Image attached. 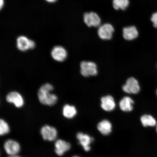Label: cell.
<instances>
[{"label":"cell","mask_w":157,"mask_h":157,"mask_svg":"<svg viewBox=\"0 0 157 157\" xmlns=\"http://www.w3.org/2000/svg\"><path fill=\"white\" fill-rule=\"evenodd\" d=\"M35 43L34 41L30 40L29 42V49H33L35 48Z\"/></svg>","instance_id":"obj_22"},{"label":"cell","mask_w":157,"mask_h":157,"mask_svg":"<svg viewBox=\"0 0 157 157\" xmlns=\"http://www.w3.org/2000/svg\"><path fill=\"white\" fill-rule=\"evenodd\" d=\"M76 136L78 143L83 147L84 150L86 152L89 151L91 149L90 145L94 141L93 138L89 135L82 132L77 133Z\"/></svg>","instance_id":"obj_5"},{"label":"cell","mask_w":157,"mask_h":157,"mask_svg":"<svg viewBox=\"0 0 157 157\" xmlns=\"http://www.w3.org/2000/svg\"><path fill=\"white\" fill-rule=\"evenodd\" d=\"M134 101L130 97H125L119 102V106L121 111L124 112H129L132 111Z\"/></svg>","instance_id":"obj_12"},{"label":"cell","mask_w":157,"mask_h":157,"mask_svg":"<svg viewBox=\"0 0 157 157\" xmlns=\"http://www.w3.org/2000/svg\"><path fill=\"white\" fill-rule=\"evenodd\" d=\"M22 157L19 156L18 155H14V156H9V157Z\"/></svg>","instance_id":"obj_25"},{"label":"cell","mask_w":157,"mask_h":157,"mask_svg":"<svg viewBox=\"0 0 157 157\" xmlns=\"http://www.w3.org/2000/svg\"><path fill=\"white\" fill-rule=\"evenodd\" d=\"M112 124L107 120H103L100 121L97 125L98 131L105 136L110 134L112 131Z\"/></svg>","instance_id":"obj_13"},{"label":"cell","mask_w":157,"mask_h":157,"mask_svg":"<svg viewBox=\"0 0 157 157\" xmlns=\"http://www.w3.org/2000/svg\"><path fill=\"white\" fill-rule=\"evenodd\" d=\"M63 114L66 118L72 119L77 114V110L73 105H66L63 109Z\"/></svg>","instance_id":"obj_16"},{"label":"cell","mask_w":157,"mask_h":157,"mask_svg":"<svg viewBox=\"0 0 157 157\" xmlns=\"http://www.w3.org/2000/svg\"><path fill=\"white\" fill-rule=\"evenodd\" d=\"M80 73L85 77L90 76H95L98 74L97 64L91 61H83L80 64Z\"/></svg>","instance_id":"obj_1"},{"label":"cell","mask_w":157,"mask_h":157,"mask_svg":"<svg viewBox=\"0 0 157 157\" xmlns=\"http://www.w3.org/2000/svg\"><path fill=\"white\" fill-rule=\"evenodd\" d=\"M84 21L85 24L89 27H97L101 24V20L99 16L94 12L84 13Z\"/></svg>","instance_id":"obj_7"},{"label":"cell","mask_w":157,"mask_h":157,"mask_svg":"<svg viewBox=\"0 0 157 157\" xmlns=\"http://www.w3.org/2000/svg\"><path fill=\"white\" fill-rule=\"evenodd\" d=\"M114 31V29L112 25L106 23L100 27L98 34L99 38L103 40H110L112 38Z\"/></svg>","instance_id":"obj_6"},{"label":"cell","mask_w":157,"mask_h":157,"mask_svg":"<svg viewBox=\"0 0 157 157\" xmlns=\"http://www.w3.org/2000/svg\"><path fill=\"white\" fill-rule=\"evenodd\" d=\"M58 98L54 94L49 93L46 99V105L49 106H52L55 105L57 101Z\"/></svg>","instance_id":"obj_20"},{"label":"cell","mask_w":157,"mask_h":157,"mask_svg":"<svg viewBox=\"0 0 157 157\" xmlns=\"http://www.w3.org/2000/svg\"><path fill=\"white\" fill-rule=\"evenodd\" d=\"M101 107L104 111L111 112L116 107V103L113 98L111 95H107L101 98Z\"/></svg>","instance_id":"obj_9"},{"label":"cell","mask_w":157,"mask_h":157,"mask_svg":"<svg viewBox=\"0 0 157 157\" xmlns=\"http://www.w3.org/2000/svg\"><path fill=\"white\" fill-rule=\"evenodd\" d=\"M129 4V0H113V7L116 10H125Z\"/></svg>","instance_id":"obj_18"},{"label":"cell","mask_w":157,"mask_h":157,"mask_svg":"<svg viewBox=\"0 0 157 157\" xmlns=\"http://www.w3.org/2000/svg\"><path fill=\"white\" fill-rule=\"evenodd\" d=\"M55 152L59 156L63 155L64 153L69 150L71 147L70 143L62 139L56 141L55 144Z\"/></svg>","instance_id":"obj_11"},{"label":"cell","mask_w":157,"mask_h":157,"mask_svg":"<svg viewBox=\"0 0 157 157\" xmlns=\"http://www.w3.org/2000/svg\"><path fill=\"white\" fill-rule=\"evenodd\" d=\"M151 21L153 23L154 26L157 28V12L152 14L151 18Z\"/></svg>","instance_id":"obj_21"},{"label":"cell","mask_w":157,"mask_h":157,"mask_svg":"<svg viewBox=\"0 0 157 157\" xmlns=\"http://www.w3.org/2000/svg\"><path fill=\"white\" fill-rule=\"evenodd\" d=\"M156 95L157 96V89L156 90Z\"/></svg>","instance_id":"obj_28"},{"label":"cell","mask_w":157,"mask_h":157,"mask_svg":"<svg viewBox=\"0 0 157 157\" xmlns=\"http://www.w3.org/2000/svg\"><path fill=\"white\" fill-rule=\"evenodd\" d=\"M51 55L53 59L57 61L62 62L66 59L67 53L66 49L61 46H56L52 49Z\"/></svg>","instance_id":"obj_8"},{"label":"cell","mask_w":157,"mask_h":157,"mask_svg":"<svg viewBox=\"0 0 157 157\" xmlns=\"http://www.w3.org/2000/svg\"><path fill=\"white\" fill-rule=\"evenodd\" d=\"M6 99L8 102L13 103L17 108L22 107L24 105V101L21 96L17 92H11L7 94Z\"/></svg>","instance_id":"obj_10"},{"label":"cell","mask_w":157,"mask_h":157,"mask_svg":"<svg viewBox=\"0 0 157 157\" xmlns=\"http://www.w3.org/2000/svg\"><path fill=\"white\" fill-rule=\"evenodd\" d=\"M30 39L24 36H20L17 40V48L21 52H25L29 49Z\"/></svg>","instance_id":"obj_15"},{"label":"cell","mask_w":157,"mask_h":157,"mask_svg":"<svg viewBox=\"0 0 157 157\" xmlns=\"http://www.w3.org/2000/svg\"><path fill=\"white\" fill-rule=\"evenodd\" d=\"M80 157L79 156H73V157Z\"/></svg>","instance_id":"obj_26"},{"label":"cell","mask_w":157,"mask_h":157,"mask_svg":"<svg viewBox=\"0 0 157 157\" xmlns=\"http://www.w3.org/2000/svg\"><path fill=\"white\" fill-rule=\"evenodd\" d=\"M122 90L125 93L136 94L140 92V87L136 78L130 77L128 78L126 83L123 86Z\"/></svg>","instance_id":"obj_2"},{"label":"cell","mask_w":157,"mask_h":157,"mask_svg":"<svg viewBox=\"0 0 157 157\" xmlns=\"http://www.w3.org/2000/svg\"><path fill=\"white\" fill-rule=\"evenodd\" d=\"M10 128L8 124L4 120L1 119L0 121V135L3 136L8 133Z\"/></svg>","instance_id":"obj_19"},{"label":"cell","mask_w":157,"mask_h":157,"mask_svg":"<svg viewBox=\"0 0 157 157\" xmlns=\"http://www.w3.org/2000/svg\"><path fill=\"white\" fill-rule=\"evenodd\" d=\"M156 132H157V126H156Z\"/></svg>","instance_id":"obj_27"},{"label":"cell","mask_w":157,"mask_h":157,"mask_svg":"<svg viewBox=\"0 0 157 157\" xmlns=\"http://www.w3.org/2000/svg\"><path fill=\"white\" fill-rule=\"evenodd\" d=\"M0 2H1V4H0V6H1V9L3 7L4 5L3 0H0Z\"/></svg>","instance_id":"obj_23"},{"label":"cell","mask_w":157,"mask_h":157,"mask_svg":"<svg viewBox=\"0 0 157 157\" xmlns=\"http://www.w3.org/2000/svg\"><path fill=\"white\" fill-rule=\"evenodd\" d=\"M140 121L143 126L154 127L156 124V121L154 117L150 115H144L140 118Z\"/></svg>","instance_id":"obj_17"},{"label":"cell","mask_w":157,"mask_h":157,"mask_svg":"<svg viewBox=\"0 0 157 157\" xmlns=\"http://www.w3.org/2000/svg\"><path fill=\"white\" fill-rule=\"evenodd\" d=\"M47 2H48V3H54L57 0H45Z\"/></svg>","instance_id":"obj_24"},{"label":"cell","mask_w":157,"mask_h":157,"mask_svg":"<svg viewBox=\"0 0 157 157\" xmlns=\"http://www.w3.org/2000/svg\"><path fill=\"white\" fill-rule=\"evenodd\" d=\"M4 148L6 152L9 156L16 155L21 150V146L18 142L13 139H9L6 141Z\"/></svg>","instance_id":"obj_4"},{"label":"cell","mask_w":157,"mask_h":157,"mask_svg":"<svg viewBox=\"0 0 157 157\" xmlns=\"http://www.w3.org/2000/svg\"><path fill=\"white\" fill-rule=\"evenodd\" d=\"M40 133L44 140L53 141L56 140L57 137L58 131L54 127L45 125L41 128Z\"/></svg>","instance_id":"obj_3"},{"label":"cell","mask_w":157,"mask_h":157,"mask_svg":"<svg viewBox=\"0 0 157 157\" xmlns=\"http://www.w3.org/2000/svg\"><path fill=\"white\" fill-rule=\"evenodd\" d=\"M138 35V31L134 26L125 27L123 29V36L125 40H133L136 39Z\"/></svg>","instance_id":"obj_14"}]
</instances>
